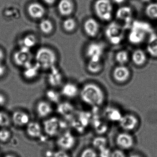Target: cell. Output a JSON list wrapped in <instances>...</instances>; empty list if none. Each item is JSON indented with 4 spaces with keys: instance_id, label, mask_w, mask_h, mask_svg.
<instances>
[{
    "instance_id": "cell-24",
    "label": "cell",
    "mask_w": 157,
    "mask_h": 157,
    "mask_svg": "<svg viewBox=\"0 0 157 157\" xmlns=\"http://www.w3.org/2000/svg\"><path fill=\"white\" fill-rule=\"evenodd\" d=\"M24 68V76L25 78L29 80H32L36 78L41 69L36 63L35 64H33L31 62Z\"/></svg>"
},
{
    "instance_id": "cell-8",
    "label": "cell",
    "mask_w": 157,
    "mask_h": 157,
    "mask_svg": "<svg viewBox=\"0 0 157 157\" xmlns=\"http://www.w3.org/2000/svg\"><path fill=\"white\" fill-rule=\"evenodd\" d=\"M44 134L48 137L58 136L61 129L60 120L56 117L50 116L44 120L42 124Z\"/></svg>"
},
{
    "instance_id": "cell-16",
    "label": "cell",
    "mask_w": 157,
    "mask_h": 157,
    "mask_svg": "<svg viewBox=\"0 0 157 157\" xmlns=\"http://www.w3.org/2000/svg\"><path fill=\"white\" fill-rule=\"evenodd\" d=\"M116 143L122 150H128L132 148L134 144L133 136L128 132L119 133L116 138Z\"/></svg>"
},
{
    "instance_id": "cell-37",
    "label": "cell",
    "mask_w": 157,
    "mask_h": 157,
    "mask_svg": "<svg viewBox=\"0 0 157 157\" xmlns=\"http://www.w3.org/2000/svg\"><path fill=\"white\" fill-rule=\"evenodd\" d=\"M80 157H98V154L95 150L88 148L82 151Z\"/></svg>"
},
{
    "instance_id": "cell-6",
    "label": "cell",
    "mask_w": 157,
    "mask_h": 157,
    "mask_svg": "<svg viewBox=\"0 0 157 157\" xmlns=\"http://www.w3.org/2000/svg\"><path fill=\"white\" fill-rule=\"evenodd\" d=\"M105 47L100 42H92L89 43L85 50V55L88 61H103Z\"/></svg>"
},
{
    "instance_id": "cell-29",
    "label": "cell",
    "mask_w": 157,
    "mask_h": 157,
    "mask_svg": "<svg viewBox=\"0 0 157 157\" xmlns=\"http://www.w3.org/2000/svg\"><path fill=\"white\" fill-rule=\"evenodd\" d=\"M103 61H88L86 65V68L88 72L93 74L100 73L103 70Z\"/></svg>"
},
{
    "instance_id": "cell-31",
    "label": "cell",
    "mask_w": 157,
    "mask_h": 157,
    "mask_svg": "<svg viewBox=\"0 0 157 157\" xmlns=\"http://www.w3.org/2000/svg\"><path fill=\"white\" fill-rule=\"evenodd\" d=\"M145 13L149 19L157 20V2H150L145 9Z\"/></svg>"
},
{
    "instance_id": "cell-43",
    "label": "cell",
    "mask_w": 157,
    "mask_h": 157,
    "mask_svg": "<svg viewBox=\"0 0 157 157\" xmlns=\"http://www.w3.org/2000/svg\"><path fill=\"white\" fill-rule=\"evenodd\" d=\"M112 1L113 3L122 6L125 2L126 0H112Z\"/></svg>"
},
{
    "instance_id": "cell-45",
    "label": "cell",
    "mask_w": 157,
    "mask_h": 157,
    "mask_svg": "<svg viewBox=\"0 0 157 157\" xmlns=\"http://www.w3.org/2000/svg\"><path fill=\"white\" fill-rule=\"evenodd\" d=\"M5 56L3 50L0 48V63H2V61L4 59Z\"/></svg>"
},
{
    "instance_id": "cell-10",
    "label": "cell",
    "mask_w": 157,
    "mask_h": 157,
    "mask_svg": "<svg viewBox=\"0 0 157 157\" xmlns=\"http://www.w3.org/2000/svg\"><path fill=\"white\" fill-rule=\"evenodd\" d=\"M131 71L126 65H117L112 71V77L114 80L120 84L127 82L131 77Z\"/></svg>"
},
{
    "instance_id": "cell-18",
    "label": "cell",
    "mask_w": 157,
    "mask_h": 157,
    "mask_svg": "<svg viewBox=\"0 0 157 157\" xmlns=\"http://www.w3.org/2000/svg\"><path fill=\"white\" fill-rule=\"evenodd\" d=\"M63 76L60 70L56 66L49 69L48 76V82L53 88L59 87L63 82Z\"/></svg>"
},
{
    "instance_id": "cell-23",
    "label": "cell",
    "mask_w": 157,
    "mask_h": 157,
    "mask_svg": "<svg viewBox=\"0 0 157 157\" xmlns=\"http://www.w3.org/2000/svg\"><path fill=\"white\" fill-rule=\"evenodd\" d=\"M80 90L78 86L71 82H67L62 86L61 93L62 95L68 98H73L79 94Z\"/></svg>"
},
{
    "instance_id": "cell-27",
    "label": "cell",
    "mask_w": 157,
    "mask_h": 157,
    "mask_svg": "<svg viewBox=\"0 0 157 157\" xmlns=\"http://www.w3.org/2000/svg\"><path fill=\"white\" fill-rule=\"evenodd\" d=\"M114 58L117 65H126L130 59V56L127 50L121 49L117 52Z\"/></svg>"
},
{
    "instance_id": "cell-25",
    "label": "cell",
    "mask_w": 157,
    "mask_h": 157,
    "mask_svg": "<svg viewBox=\"0 0 157 157\" xmlns=\"http://www.w3.org/2000/svg\"><path fill=\"white\" fill-rule=\"evenodd\" d=\"M104 115L107 119L113 122H119L123 116L119 109L113 107L106 108Z\"/></svg>"
},
{
    "instance_id": "cell-30",
    "label": "cell",
    "mask_w": 157,
    "mask_h": 157,
    "mask_svg": "<svg viewBox=\"0 0 157 157\" xmlns=\"http://www.w3.org/2000/svg\"><path fill=\"white\" fill-rule=\"evenodd\" d=\"M78 26L77 21L72 17H67L62 23V27L65 32L72 33L76 31Z\"/></svg>"
},
{
    "instance_id": "cell-40",
    "label": "cell",
    "mask_w": 157,
    "mask_h": 157,
    "mask_svg": "<svg viewBox=\"0 0 157 157\" xmlns=\"http://www.w3.org/2000/svg\"><path fill=\"white\" fill-rule=\"evenodd\" d=\"M111 157H126V155L122 149H116L112 151Z\"/></svg>"
},
{
    "instance_id": "cell-17",
    "label": "cell",
    "mask_w": 157,
    "mask_h": 157,
    "mask_svg": "<svg viewBox=\"0 0 157 157\" xmlns=\"http://www.w3.org/2000/svg\"><path fill=\"white\" fill-rule=\"evenodd\" d=\"M75 4L73 0H59L57 10L59 14L63 17H70L75 10Z\"/></svg>"
},
{
    "instance_id": "cell-2",
    "label": "cell",
    "mask_w": 157,
    "mask_h": 157,
    "mask_svg": "<svg viewBox=\"0 0 157 157\" xmlns=\"http://www.w3.org/2000/svg\"><path fill=\"white\" fill-rule=\"evenodd\" d=\"M129 29L128 39L129 43L133 45L142 44L147 39L148 36L154 32L149 23L139 20H134Z\"/></svg>"
},
{
    "instance_id": "cell-46",
    "label": "cell",
    "mask_w": 157,
    "mask_h": 157,
    "mask_svg": "<svg viewBox=\"0 0 157 157\" xmlns=\"http://www.w3.org/2000/svg\"><path fill=\"white\" fill-rule=\"evenodd\" d=\"M3 157H18L17 155L15 154H13V153H9V154H6Z\"/></svg>"
},
{
    "instance_id": "cell-33",
    "label": "cell",
    "mask_w": 157,
    "mask_h": 157,
    "mask_svg": "<svg viewBox=\"0 0 157 157\" xmlns=\"http://www.w3.org/2000/svg\"><path fill=\"white\" fill-rule=\"evenodd\" d=\"M45 96L48 101L51 103H59L60 102V94L54 89H49L45 92Z\"/></svg>"
},
{
    "instance_id": "cell-36",
    "label": "cell",
    "mask_w": 157,
    "mask_h": 157,
    "mask_svg": "<svg viewBox=\"0 0 157 157\" xmlns=\"http://www.w3.org/2000/svg\"><path fill=\"white\" fill-rule=\"evenodd\" d=\"M11 122V116L6 112L0 111V128L8 127Z\"/></svg>"
},
{
    "instance_id": "cell-34",
    "label": "cell",
    "mask_w": 157,
    "mask_h": 157,
    "mask_svg": "<svg viewBox=\"0 0 157 157\" xmlns=\"http://www.w3.org/2000/svg\"><path fill=\"white\" fill-rule=\"evenodd\" d=\"M107 144V139L104 137H96L93 140L92 144L94 147L99 151L106 147Z\"/></svg>"
},
{
    "instance_id": "cell-39",
    "label": "cell",
    "mask_w": 157,
    "mask_h": 157,
    "mask_svg": "<svg viewBox=\"0 0 157 157\" xmlns=\"http://www.w3.org/2000/svg\"><path fill=\"white\" fill-rule=\"evenodd\" d=\"M99 151H100V154H99L100 157H111L112 151L107 147Z\"/></svg>"
},
{
    "instance_id": "cell-1",
    "label": "cell",
    "mask_w": 157,
    "mask_h": 157,
    "mask_svg": "<svg viewBox=\"0 0 157 157\" xmlns=\"http://www.w3.org/2000/svg\"><path fill=\"white\" fill-rule=\"evenodd\" d=\"M82 101L90 106L101 105L105 100L104 91L97 83L90 82L85 83L82 87L79 94Z\"/></svg>"
},
{
    "instance_id": "cell-9",
    "label": "cell",
    "mask_w": 157,
    "mask_h": 157,
    "mask_svg": "<svg viewBox=\"0 0 157 157\" xmlns=\"http://www.w3.org/2000/svg\"><path fill=\"white\" fill-rule=\"evenodd\" d=\"M76 143V138L69 131H66L59 135L56 140V145L59 149L67 151L72 149Z\"/></svg>"
},
{
    "instance_id": "cell-26",
    "label": "cell",
    "mask_w": 157,
    "mask_h": 157,
    "mask_svg": "<svg viewBox=\"0 0 157 157\" xmlns=\"http://www.w3.org/2000/svg\"><path fill=\"white\" fill-rule=\"evenodd\" d=\"M57 112L59 114L67 117H70L73 112L74 108L72 105L67 102H63L58 103Z\"/></svg>"
},
{
    "instance_id": "cell-20",
    "label": "cell",
    "mask_w": 157,
    "mask_h": 157,
    "mask_svg": "<svg viewBox=\"0 0 157 157\" xmlns=\"http://www.w3.org/2000/svg\"><path fill=\"white\" fill-rule=\"evenodd\" d=\"M147 53L141 48L135 49L130 55V59L134 65L138 67L144 66L147 61Z\"/></svg>"
},
{
    "instance_id": "cell-35",
    "label": "cell",
    "mask_w": 157,
    "mask_h": 157,
    "mask_svg": "<svg viewBox=\"0 0 157 157\" xmlns=\"http://www.w3.org/2000/svg\"><path fill=\"white\" fill-rule=\"evenodd\" d=\"M12 133L8 127L0 128V142L5 143L9 142L12 138Z\"/></svg>"
},
{
    "instance_id": "cell-7",
    "label": "cell",
    "mask_w": 157,
    "mask_h": 157,
    "mask_svg": "<svg viewBox=\"0 0 157 157\" xmlns=\"http://www.w3.org/2000/svg\"><path fill=\"white\" fill-rule=\"evenodd\" d=\"M134 11L130 6L122 5L115 13L117 21L121 25L125 30L129 29L134 21Z\"/></svg>"
},
{
    "instance_id": "cell-13",
    "label": "cell",
    "mask_w": 157,
    "mask_h": 157,
    "mask_svg": "<svg viewBox=\"0 0 157 157\" xmlns=\"http://www.w3.org/2000/svg\"><path fill=\"white\" fill-rule=\"evenodd\" d=\"M120 127L126 132L132 131L136 128L139 124L137 117L132 114H126L122 116L118 122Z\"/></svg>"
},
{
    "instance_id": "cell-19",
    "label": "cell",
    "mask_w": 157,
    "mask_h": 157,
    "mask_svg": "<svg viewBox=\"0 0 157 157\" xmlns=\"http://www.w3.org/2000/svg\"><path fill=\"white\" fill-rule=\"evenodd\" d=\"M25 127L27 136L33 139H39L44 134L43 126L37 121H30Z\"/></svg>"
},
{
    "instance_id": "cell-3",
    "label": "cell",
    "mask_w": 157,
    "mask_h": 157,
    "mask_svg": "<svg viewBox=\"0 0 157 157\" xmlns=\"http://www.w3.org/2000/svg\"><path fill=\"white\" fill-rule=\"evenodd\" d=\"M113 4L112 0H95L93 10L100 21L105 22L111 21L114 15Z\"/></svg>"
},
{
    "instance_id": "cell-32",
    "label": "cell",
    "mask_w": 157,
    "mask_h": 157,
    "mask_svg": "<svg viewBox=\"0 0 157 157\" xmlns=\"http://www.w3.org/2000/svg\"><path fill=\"white\" fill-rule=\"evenodd\" d=\"M39 29L41 32L45 35L50 34L54 30L53 23L48 19H43L39 24Z\"/></svg>"
},
{
    "instance_id": "cell-48",
    "label": "cell",
    "mask_w": 157,
    "mask_h": 157,
    "mask_svg": "<svg viewBox=\"0 0 157 157\" xmlns=\"http://www.w3.org/2000/svg\"><path fill=\"white\" fill-rule=\"evenodd\" d=\"M152 0H141V1L145 3H150Z\"/></svg>"
},
{
    "instance_id": "cell-11",
    "label": "cell",
    "mask_w": 157,
    "mask_h": 157,
    "mask_svg": "<svg viewBox=\"0 0 157 157\" xmlns=\"http://www.w3.org/2000/svg\"><path fill=\"white\" fill-rule=\"evenodd\" d=\"M83 29L88 37L94 38L98 36L101 31V25L96 19L92 17L87 18L83 24Z\"/></svg>"
},
{
    "instance_id": "cell-5",
    "label": "cell",
    "mask_w": 157,
    "mask_h": 157,
    "mask_svg": "<svg viewBox=\"0 0 157 157\" xmlns=\"http://www.w3.org/2000/svg\"><path fill=\"white\" fill-rule=\"evenodd\" d=\"M125 29L117 21L110 22L105 31V35L108 42L114 46L118 45L125 38Z\"/></svg>"
},
{
    "instance_id": "cell-21",
    "label": "cell",
    "mask_w": 157,
    "mask_h": 157,
    "mask_svg": "<svg viewBox=\"0 0 157 157\" xmlns=\"http://www.w3.org/2000/svg\"><path fill=\"white\" fill-rule=\"evenodd\" d=\"M27 12L30 17L35 20L42 19L45 14V9L42 4L38 2H33L29 4Z\"/></svg>"
},
{
    "instance_id": "cell-44",
    "label": "cell",
    "mask_w": 157,
    "mask_h": 157,
    "mask_svg": "<svg viewBox=\"0 0 157 157\" xmlns=\"http://www.w3.org/2000/svg\"><path fill=\"white\" fill-rule=\"evenodd\" d=\"M44 3L48 5H52L56 2L57 0H43Z\"/></svg>"
},
{
    "instance_id": "cell-12",
    "label": "cell",
    "mask_w": 157,
    "mask_h": 157,
    "mask_svg": "<svg viewBox=\"0 0 157 157\" xmlns=\"http://www.w3.org/2000/svg\"><path fill=\"white\" fill-rule=\"evenodd\" d=\"M10 116L11 123L19 128L26 127L31 121L30 116L28 113L22 110H15Z\"/></svg>"
},
{
    "instance_id": "cell-14",
    "label": "cell",
    "mask_w": 157,
    "mask_h": 157,
    "mask_svg": "<svg viewBox=\"0 0 157 157\" xmlns=\"http://www.w3.org/2000/svg\"><path fill=\"white\" fill-rule=\"evenodd\" d=\"M13 59L16 65L24 67L31 62L30 50L24 48H21L19 50L14 53Z\"/></svg>"
},
{
    "instance_id": "cell-38",
    "label": "cell",
    "mask_w": 157,
    "mask_h": 157,
    "mask_svg": "<svg viewBox=\"0 0 157 157\" xmlns=\"http://www.w3.org/2000/svg\"><path fill=\"white\" fill-rule=\"evenodd\" d=\"M53 157H71L70 155L67 151L59 149L54 151Z\"/></svg>"
},
{
    "instance_id": "cell-15",
    "label": "cell",
    "mask_w": 157,
    "mask_h": 157,
    "mask_svg": "<svg viewBox=\"0 0 157 157\" xmlns=\"http://www.w3.org/2000/svg\"><path fill=\"white\" fill-rule=\"evenodd\" d=\"M54 111L51 103L47 100H41L36 103V112L38 117L45 118L49 117Z\"/></svg>"
},
{
    "instance_id": "cell-28",
    "label": "cell",
    "mask_w": 157,
    "mask_h": 157,
    "mask_svg": "<svg viewBox=\"0 0 157 157\" xmlns=\"http://www.w3.org/2000/svg\"><path fill=\"white\" fill-rule=\"evenodd\" d=\"M37 43V39L35 36L33 34H28L23 37L20 41L21 48H27L30 50L34 47Z\"/></svg>"
},
{
    "instance_id": "cell-42",
    "label": "cell",
    "mask_w": 157,
    "mask_h": 157,
    "mask_svg": "<svg viewBox=\"0 0 157 157\" xmlns=\"http://www.w3.org/2000/svg\"><path fill=\"white\" fill-rule=\"evenodd\" d=\"M7 71L6 66L2 63H0V78L3 77Z\"/></svg>"
},
{
    "instance_id": "cell-47",
    "label": "cell",
    "mask_w": 157,
    "mask_h": 157,
    "mask_svg": "<svg viewBox=\"0 0 157 157\" xmlns=\"http://www.w3.org/2000/svg\"><path fill=\"white\" fill-rule=\"evenodd\" d=\"M142 157L141 156H140V155H138V154H132V155H130L129 157Z\"/></svg>"
},
{
    "instance_id": "cell-22",
    "label": "cell",
    "mask_w": 157,
    "mask_h": 157,
    "mask_svg": "<svg viewBox=\"0 0 157 157\" xmlns=\"http://www.w3.org/2000/svg\"><path fill=\"white\" fill-rule=\"evenodd\" d=\"M146 50L148 55L151 57L157 58V34L154 32L148 36Z\"/></svg>"
},
{
    "instance_id": "cell-4",
    "label": "cell",
    "mask_w": 157,
    "mask_h": 157,
    "mask_svg": "<svg viewBox=\"0 0 157 157\" xmlns=\"http://www.w3.org/2000/svg\"><path fill=\"white\" fill-rule=\"evenodd\" d=\"M57 59L56 54L54 50L49 48H40L36 53V63L41 69H50L56 66Z\"/></svg>"
},
{
    "instance_id": "cell-41",
    "label": "cell",
    "mask_w": 157,
    "mask_h": 157,
    "mask_svg": "<svg viewBox=\"0 0 157 157\" xmlns=\"http://www.w3.org/2000/svg\"><path fill=\"white\" fill-rule=\"evenodd\" d=\"M7 103V98L5 94L0 92V107H3Z\"/></svg>"
}]
</instances>
